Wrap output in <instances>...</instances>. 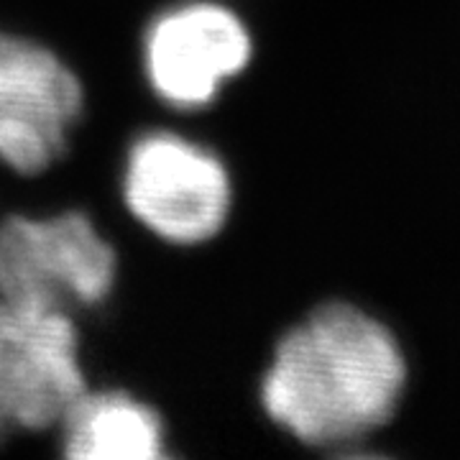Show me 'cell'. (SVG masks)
<instances>
[{
    "label": "cell",
    "mask_w": 460,
    "mask_h": 460,
    "mask_svg": "<svg viewBox=\"0 0 460 460\" xmlns=\"http://www.w3.org/2000/svg\"><path fill=\"white\" fill-rule=\"evenodd\" d=\"M84 389L80 332L69 313L0 296V411L8 422L54 428Z\"/></svg>",
    "instance_id": "4"
},
{
    "label": "cell",
    "mask_w": 460,
    "mask_h": 460,
    "mask_svg": "<svg viewBox=\"0 0 460 460\" xmlns=\"http://www.w3.org/2000/svg\"><path fill=\"white\" fill-rule=\"evenodd\" d=\"M11 429H13V425H11V422H8V417H5V414L0 411V443L5 440V435H8Z\"/></svg>",
    "instance_id": "8"
},
{
    "label": "cell",
    "mask_w": 460,
    "mask_h": 460,
    "mask_svg": "<svg viewBox=\"0 0 460 460\" xmlns=\"http://www.w3.org/2000/svg\"><path fill=\"white\" fill-rule=\"evenodd\" d=\"M404 381L394 335L358 307L330 302L281 335L261 404L299 443L341 447L392 420Z\"/></svg>",
    "instance_id": "1"
},
{
    "label": "cell",
    "mask_w": 460,
    "mask_h": 460,
    "mask_svg": "<svg viewBox=\"0 0 460 460\" xmlns=\"http://www.w3.org/2000/svg\"><path fill=\"white\" fill-rule=\"evenodd\" d=\"M77 75L47 47L0 31V162L18 174L47 172L83 115Z\"/></svg>",
    "instance_id": "5"
},
{
    "label": "cell",
    "mask_w": 460,
    "mask_h": 460,
    "mask_svg": "<svg viewBox=\"0 0 460 460\" xmlns=\"http://www.w3.org/2000/svg\"><path fill=\"white\" fill-rule=\"evenodd\" d=\"M118 256L84 213L11 215L0 223V296L65 310L95 307L113 289Z\"/></svg>",
    "instance_id": "2"
},
{
    "label": "cell",
    "mask_w": 460,
    "mask_h": 460,
    "mask_svg": "<svg viewBox=\"0 0 460 460\" xmlns=\"http://www.w3.org/2000/svg\"><path fill=\"white\" fill-rule=\"evenodd\" d=\"M62 453L72 460H162L166 458L164 422L146 402L126 392H87L65 417Z\"/></svg>",
    "instance_id": "7"
},
{
    "label": "cell",
    "mask_w": 460,
    "mask_h": 460,
    "mask_svg": "<svg viewBox=\"0 0 460 460\" xmlns=\"http://www.w3.org/2000/svg\"><path fill=\"white\" fill-rule=\"evenodd\" d=\"M123 199L156 238L198 246L226 226L233 187L228 169L210 148L180 133L151 131L128 148Z\"/></svg>",
    "instance_id": "3"
},
{
    "label": "cell",
    "mask_w": 460,
    "mask_h": 460,
    "mask_svg": "<svg viewBox=\"0 0 460 460\" xmlns=\"http://www.w3.org/2000/svg\"><path fill=\"white\" fill-rule=\"evenodd\" d=\"M246 23L210 0L174 5L148 23L144 66L151 90L177 111L210 105L220 87L251 62Z\"/></svg>",
    "instance_id": "6"
}]
</instances>
